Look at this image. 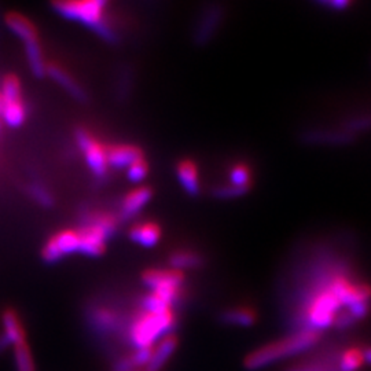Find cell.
Instances as JSON below:
<instances>
[{"instance_id":"obj_15","label":"cell","mask_w":371,"mask_h":371,"mask_svg":"<svg viewBox=\"0 0 371 371\" xmlns=\"http://www.w3.org/2000/svg\"><path fill=\"white\" fill-rule=\"evenodd\" d=\"M178 337L175 334H170L165 336L160 344L157 345V348L153 351V356L147 365V371H160L164 365L167 363V361L172 356V354L175 352V350L178 348Z\"/></svg>"},{"instance_id":"obj_28","label":"cell","mask_w":371,"mask_h":371,"mask_svg":"<svg viewBox=\"0 0 371 371\" xmlns=\"http://www.w3.org/2000/svg\"><path fill=\"white\" fill-rule=\"evenodd\" d=\"M0 96L7 100H17L22 99V93H21V83L17 76L8 75L4 78L3 84H1V91Z\"/></svg>"},{"instance_id":"obj_34","label":"cell","mask_w":371,"mask_h":371,"mask_svg":"<svg viewBox=\"0 0 371 371\" xmlns=\"http://www.w3.org/2000/svg\"><path fill=\"white\" fill-rule=\"evenodd\" d=\"M363 356H365V361L371 365V348H368L366 351H363Z\"/></svg>"},{"instance_id":"obj_16","label":"cell","mask_w":371,"mask_h":371,"mask_svg":"<svg viewBox=\"0 0 371 371\" xmlns=\"http://www.w3.org/2000/svg\"><path fill=\"white\" fill-rule=\"evenodd\" d=\"M129 238L143 248H153L161 238V230L156 223H141L131 228Z\"/></svg>"},{"instance_id":"obj_27","label":"cell","mask_w":371,"mask_h":371,"mask_svg":"<svg viewBox=\"0 0 371 371\" xmlns=\"http://www.w3.org/2000/svg\"><path fill=\"white\" fill-rule=\"evenodd\" d=\"M28 192L43 208H53L55 203V199L51 191L42 183H32L28 186Z\"/></svg>"},{"instance_id":"obj_1","label":"cell","mask_w":371,"mask_h":371,"mask_svg":"<svg viewBox=\"0 0 371 371\" xmlns=\"http://www.w3.org/2000/svg\"><path fill=\"white\" fill-rule=\"evenodd\" d=\"M320 340V333L311 329H301L275 343H270L252 354L245 359V368L249 370H257L267 365H271L283 358L300 354L315 347Z\"/></svg>"},{"instance_id":"obj_18","label":"cell","mask_w":371,"mask_h":371,"mask_svg":"<svg viewBox=\"0 0 371 371\" xmlns=\"http://www.w3.org/2000/svg\"><path fill=\"white\" fill-rule=\"evenodd\" d=\"M177 175L188 195H198L199 194V179H198V170L197 165L191 160H183L177 167Z\"/></svg>"},{"instance_id":"obj_31","label":"cell","mask_w":371,"mask_h":371,"mask_svg":"<svg viewBox=\"0 0 371 371\" xmlns=\"http://www.w3.org/2000/svg\"><path fill=\"white\" fill-rule=\"evenodd\" d=\"M366 128H371V116L355 118L347 124V131L351 134L356 132V131H363Z\"/></svg>"},{"instance_id":"obj_14","label":"cell","mask_w":371,"mask_h":371,"mask_svg":"<svg viewBox=\"0 0 371 371\" xmlns=\"http://www.w3.org/2000/svg\"><path fill=\"white\" fill-rule=\"evenodd\" d=\"M0 120L11 128L21 127L26 120V107L24 100H7L0 96Z\"/></svg>"},{"instance_id":"obj_5","label":"cell","mask_w":371,"mask_h":371,"mask_svg":"<svg viewBox=\"0 0 371 371\" xmlns=\"http://www.w3.org/2000/svg\"><path fill=\"white\" fill-rule=\"evenodd\" d=\"M143 283L152 290L153 294L160 297L164 302L172 307L181 298L185 275L177 270H147L142 275Z\"/></svg>"},{"instance_id":"obj_8","label":"cell","mask_w":371,"mask_h":371,"mask_svg":"<svg viewBox=\"0 0 371 371\" xmlns=\"http://www.w3.org/2000/svg\"><path fill=\"white\" fill-rule=\"evenodd\" d=\"M224 17V10L219 4H212L203 10L194 30V42L198 46L208 44L217 32Z\"/></svg>"},{"instance_id":"obj_25","label":"cell","mask_w":371,"mask_h":371,"mask_svg":"<svg viewBox=\"0 0 371 371\" xmlns=\"http://www.w3.org/2000/svg\"><path fill=\"white\" fill-rule=\"evenodd\" d=\"M365 362L363 351L359 348H351L341 354L340 358V371L358 370Z\"/></svg>"},{"instance_id":"obj_20","label":"cell","mask_w":371,"mask_h":371,"mask_svg":"<svg viewBox=\"0 0 371 371\" xmlns=\"http://www.w3.org/2000/svg\"><path fill=\"white\" fill-rule=\"evenodd\" d=\"M25 53H26V60H28V64L33 76L39 79L44 78L47 75V64L44 61L40 43L33 42V43L25 44Z\"/></svg>"},{"instance_id":"obj_32","label":"cell","mask_w":371,"mask_h":371,"mask_svg":"<svg viewBox=\"0 0 371 371\" xmlns=\"http://www.w3.org/2000/svg\"><path fill=\"white\" fill-rule=\"evenodd\" d=\"M320 4L326 6V7H332V8H345L350 6L348 0H327V1H320Z\"/></svg>"},{"instance_id":"obj_17","label":"cell","mask_w":371,"mask_h":371,"mask_svg":"<svg viewBox=\"0 0 371 371\" xmlns=\"http://www.w3.org/2000/svg\"><path fill=\"white\" fill-rule=\"evenodd\" d=\"M1 325H3V333L8 337L11 345H17L26 341L25 329L21 323V319L18 314L14 309H4L1 314Z\"/></svg>"},{"instance_id":"obj_9","label":"cell","mask_w":371,"mask_h":371,"mask_svg":"<svg viewBox=\"0 0 371 371\" xmlns=\"http://www.w3.org/2000/svg\"><path fill=\"white\" fill-rule=\"evenodd\" d=\"M107 164L116 170H124L134 163L143 160V153L139 147L132 145H116L106 147Z\"/></svg>"},{"instance_id":"obj_30","label":"cell","mask_w":371,"mask_h":371,"mask_svg":"<svg viewBox=\"0 0 371 371\" xmlns=\"http://www.w3.org/2000/svg\"><path fill=\"white\" fill-rule=\"evenodd\" d=\"M248 188H241L233 185L219 186L213 190V195L220 199H231V198H238L242 197L248 192Z\"/></svg>"},{"instance_id":"obj_22","label":"cell","mask_w":371,"mask_h":371,"mask_svg":"<svg viewBox=\"0 0 371 371\" xmlns=\"http://www.w3.org/2000/svg\"><path fill=\"white\" fill-rule=\"evenodd\" d=\"M90 319L93 327L102 332V330H111L116 326L118 318L113 309L98 307L91 311Z\"/></svg>"},{"instance_id":"obj_7","label":"cell","mask_w":371,"mask_h":371,"mask_svg":"<svg viewBox=\"0 0 371 371\" xmlns=\"http://www.w3.org/2000/svg\"><path fill=\"white\" fill-rule=\"evenodd\" d=\"M79 234L76 230H64L53 235L42 249V257L46 263L54 264L64 257L79 253Z\"/></svg>"},{"instance_id":"obj_21","label":"cell","mask_w":371,"mask_h":371,"mask_svg":"<svg viewBox=\"0 0 371 371\" xmlns=\"http://www.w3.org/2000/svg\"><path fill=\"white\" fill-rule=\"evenodd\" d=\"M170 264L172 270L182 273L183 270H194L201 267L202 257L191 251H179L170 257Z\"/></svg>"},{"instance_id":"obj_12","label":"cell","mask_w":371,"mask_h":371,"mask_svg":"<svg viewBox=\"0 0 371 371\" xmlns=\"http://www.w3.org/2000/svg\"><path fill=\"white\" fill-rule=\"evenodd\" d=\"M47 75L76 100L79 102L87 100V93L84 91V89L62 66L57 64L47 65Z\"/></svg>"},{"instance_id":"obj_10","label":"cell","mask_w":371,"mask_h":371,"mask_svg":"<svg viewBox=\"0 0 371 371\" xmlns=\"http://www.w3.org/2000/svg\"><path fill=\"white\" fill-rule=\"evenodd\" d=\"M152 197L153 191L150 187L146 186L138 187L128 192L120 208L121 220H131L132 217H135L142 210V208H145L150 202Z\"/></svg>"},{"instance_id":"obj_19","label":"cell","mask_w":371,"mask_h":371,"mask_svg":"<svg viewBox=\"0 0 371 371\" xmlns=\"http://www.w3.org/2000/svg\"><path fill=\"white\" fill-rule=\"evenodd\" d=\"M220 319L227 325L235 326H252L256 322V312L249 307H235L226 309Z\"/></svg>"},{"instance_id":"obj_2","label":"cell","mask_w":371,"mask_h":371,"mask_svg":"<svg viewBox=\"0 0 371 371\" xmlns=\"http://www.w3.org/2000/svg\"><path fill=\"white\" fill-rule=\"evenodd\" d=\"M106 6L107 3L103 0L58 1L53 4L54 10L64 18L86 25L107 43H117V35L106 19Z\"/></svg>"},{"instance_id":"obj_33","label":"cell","mask_w":371,"mask_h":371,"mask_svg":"<svg viewBox=\"0 0 371 371\" xmlns=\"http://www.w3.org/2000/svg\"><path fill=\"white\" fill-rule=\"evenodd\" d=\"M11 345L8 337L4 334V333H0V355Z\"/></svg>"},{"instance_id":"obj_3","label":"cell","mask_w":371,"mask_h":371,"mask_svg":"<svg viewBox=\"0 0 371 371\" xmlns=\"http://www.w3.org/2000/svg\"><path fill=\"white\" fill-rule=\"evenodd\" d=\"M116 220L113 216L100 212H87L83 216L82 226L76 230L79 234V253L98 257L103 255L106 242L116 231Z\"/></svg>"},{"instance_id":"obj_11","label":"cell","mask_w":371,"mask_h":371,"mask_svg":"<svg viewBox=\"0 0 371 371\" xmlns=\"http://www.w3.org/2000/svg\"><path fill=\"white\" fill-rule=\"evenodd\" d=\"M341 354L343 352L333 347L326 352L311 358L307 362L290 368L287 371H340Z\"/></svg>"},{"instance_id":"obj_6","label":"cell","mask_w":371,"mask_h":371,"mask_svg":"<svg viewBox=\"0 0 371 371\" xmlns=\"http://www.w3.org/2000/svg\"><path fill=\"white\" fill-rule=\"evenodd\" d=\"M76 143L79 145L80 150L84 153L86 163L93 172L95 178H103L107 174V156H106V147L99 143L93 135L84 129L79 128L75 134Z\"/></svg>"},{"instance_id":"obj_26","label":"cell","mask_w":371,"mask_h":371,"mask_svg":"<svg viewBox=\"0 0 371 371\" xmlns=\"http://www.w3.org/2000/svg\"><path fill=\"white\" fill-rule=\"evenodd\" d=\"M230 185L241 188L251 190L252 187V174L248 165L245 164H237L230 171Z\"/></svg>"},{"instance_id":"obj_4","label":"cell","mask_w":371,"mask_h":371,"mask_svg":"<svg viewBox=\"0 0 371 371\" xmlns=\"http://www.w3.org/2000/svg\"><path fill=\"white\" fill-rule=\"evenodd\" d=\"M175 322L177 319L172 309L163 314H154L142 309L135 316L129 327V341L134 347H136V350L150 348L157 338H160L168 330L174 329Z\"/></svg>"},{"instance_id":"obj_29","label":"cell","mask_w":371,"mask_h":371,"mask_svg":"<svg viewBox=\"0 0 371 371\" xmlns=\"http://www.w3.org/2000/svg\"><path fill=\"white\" fill-rule=\"evenodd\" d=\"M147 172H149V168L145 160H139L127 168V177L134 183L142 182L147 177Z\"/></svg>"},{"instance_id":"obj_23","label":"cell","mask_w":371,"mask_h":371,"mask_svg":"<svg viewBox=\"0 0 371 371\" xmlns=\"http://www.w3.org/2000/svg\"><path fill=\"white\" fill-rule=\"evenodd\" d=\"M354 139V134L345 131L332 132V131H323V132H311L308 135L309 142L315 143H345L351 142Z\"/></svg>"},{"instance_id":"obj_35","label":"cell","mask_w":371,"mask_h":371,"mask_svg":"<svg viewBox=\"0 0 371 371\" xmlns=\"http://www.w3.org/2000/svg\"><path fill=\"white\" fill-rule=\"evenodd\" d=\"M1 128H3V123H1V120H0V134H1Z\"/></svg>"},{"instance_id":"obj_24","label":"cell","mask_w":371,"mask_h":371,"mask_svg":"<svg viewBox=\"0 0 371 371\" xmlns=\"http://www.w3.org/2000/svg\"><path fill=\"white\" fill-rule=\"evenodd\" d=\"M14 359L17 371H36L35 361L26 341L14 345Z\"/></svg>"},{"instance_id":"obj_36","label":"cell","mask_w":371,"mask_h":371,"mask_svg":"<svg viewBox=\"0 0 371 371\" xmlns=\"http://www.w3.org/2000/svg\"><path fill=\"white\" fill-rule=\"evenodd\" d=\"M146 371H147V370H146Z\"/></svg>"},{"instance_id":"obj_13","label":"cell","mask_w":371,"mask_h":371,"mask_svg":"<svg viewBox=\"0 0 371 371\" xmlns=\"http://www.w3.org/2000/svg\"><path fill=\"white\" fill-rule=\"evenodd\" d=\"M6 24H7L8 29L18 39L22 40L24 46L29 44V43H33V42H39L36 28L26 17L21 15L18 12H10L6 17Z\"/></svg>"}]
</instances>
